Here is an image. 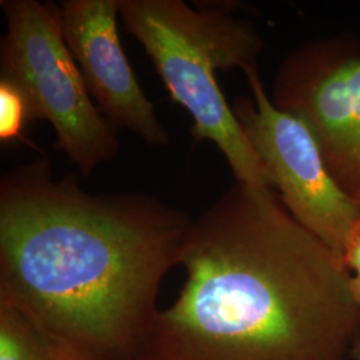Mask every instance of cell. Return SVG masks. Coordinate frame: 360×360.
Wrapping results in <instances>:
<instances>
[{
    "label": "cell",
    "mask_w": 360,
    "mask_h": 360,
    "mask_svg": "<svg viewBox=\"0 0 360 360\" xmlns=\"http://www.w3.org/2000/svg\"><path fill=\"white\" fill-rule=\"evenodd\" d=\"M34 122L26 96L15 84L0 79V142L26 141L25 131Z\"/></svg>",
    "instance_id": "obj_9"
},
{
    "label": "cell",
    "mask_w": 360,
    "mask_h": 360,
    "mask_svg": "<svg viewBox=\"0 0 360 360\" xmlns=\"http://www.w3.org/2000/svg\"><path fill=\"white\" fill-rule=\"evenodd\" d=\"M270 98L309 127L335 181L360 207V37L314 39L292 50Z\"/></svg>",
    "instance_id": "obj_5"
},
{
    "label": "cell",
    "mask_w": 360,
    "mask_h": 360,
    "mask_svg": "<svg viewBox=\"0 0 360 360\" xmlns=\"http://www.w3.org/2000/svg\"><path fill=\"white\" fill-rule=\"evenodd\" d=\"M354 360H360V345L355 349V354H354Z\"/></svg>",
    "instance_id": "obj_12"
},
{
    "label": "cell",
    "mask_w": 360,
    "mask_h": 360,
    "mask_svg": "<svg viewBox=\"0 0 360 360\" xmlns=\"http://www.w3.org/2000/svg\"><path fill=\"white\" fill-rule=\"evenodd\" d=\"M351 292L360 307V275H351Z\"/></svg>",
    "instance_id": "obj_11"
},
{
    "label": "cell",
    "mask_w": 360,
    "mask_h": 360,
    "mask_svg": "<svg viewBox=\"0 0 360 360\" xmlns=\"http://www.w3.org/2000/svg\"><path fill=\"white\" fill-rule=\"evenodd\" d=\"M120 18L153 60L171 101L193 116V143H214L238 183L274 188L217 77L233 68L245 75L259 71L264 41L257 28L221 3L195 10L181 0H122Z\"/></svg>",
    "instance_id": "obj_3"
},
{
    "label": "cell",
    "mask_w": 360,
    "mask_h": 360,
    "mask_svg": "<svg viewBox=\"0 0 360 360\" xmlns=\"http://www.w3.org/2000/svg\"><path fill=\"white\" fill-rule=\"evenodd\" d=\"M342 262L351 275H360V217L348 232Z\"/></svg>",
    "instance_id": "obj_10"
},
{
    "label": "cell",
    "mask_w": 360,
    "mask_h": 360,
    "mask_svg": "<svg viewBox=\"0 0 360 360\" xmlns=\"http://www.w3.org/2000/svg\"><path fill=\"white\" fill-rule=\"evenodd\" d=\"M122 0H65L60 3L63 35L102 115L116 129H129L156 147L169 144L120 44L117 16Z\"/></svg>",
    "instance_id": "obj_7"
},
{
    "label": "cell",
    "mask_w": 360,
    "mask_h": 360,
    "mask_svg": "<svg viewBox=\"0 0 360 360\" xmlns=\"http://www.w3.org/2000/svg\"><path fill=\"white\" fill-rule=\"evenodd\" d=\"M179 266L136 360H354L351 274L275 188L236 181L193 219Z\"/></svg>",
    "instance_id": "obj_2"
},
{
    "label": "cell",
    "mask_w": 360,
    "mask_h": 360,
    "mask_svg": "<svg viewBox=\"0 0 360 360\" xmlns=\"http://www.w3.org/2000/svg\"><path fill=\"white\" fill-rule=\"evenodd\" d=\"M6 34L0 79L22 91L34 120H47L55 147L89 178L119 151L114 127L94 103L63 35L62 8L53 1L1 0Z\"/></svg>",
    "instance_id": "obj_4"
},
{
    "label": "cell",
    "mask_w": 360,
    "mask_h": 360,
    "mask_svg": "<svg viewBox=\"0 0 360 360\" xmlns=\"http://www.w3.org/2000/svg\"><path fill=\"white\" fill-rule=\"evenodd\" d=\"M0 360H56L34 323L6 299H0Z\"/></svg>",
    "instance_id": "obj_8"
},
{
    "label": "cell",
    "mask_w": 360,
    "mask_h": 360,
    "mask_svg": "<svg viewBox=\"0 0 360 360\" xmlns=\"http://www.w3.org/2000/svg\"><path fill=\"white\" fill-rule=\"evenodd\" d=\"M193 219L146 193H89L41 155L0 179V297L56 360H136Z\"/></svg>",
    "instance_id": "obj_1"
},
{
    "label": "cell",
    "mask_w": 360,
    "mask_h": 360,
    "mask_svg": "<svg viewBox=\"0 0 360 360\" xmlns=\"http://www.w3.org/2000/svg\"><path fill=\"white\" fill-rule=\"evenodd\" d=\"M245 79L251 96L232 101L233 115L290 214L342 260L360 207L335 181L309 127L271 102L259 71L245 74Z\"/></svg>",
    "instance_id": "obj_6"
}]
</instances>
